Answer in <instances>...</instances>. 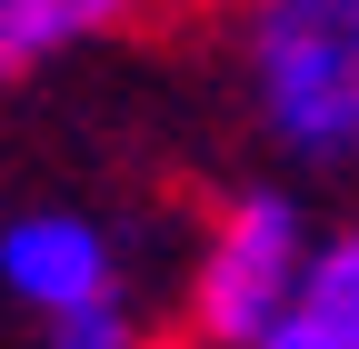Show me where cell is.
Masks as SVG:
<instances>
[{
	"label": "cell",
	"mask_w": 359,
	"mask_h": 349,
	"mask_svg": "<svg viewBox=\"0 0 359 349\" xmlns=\"http://www.w3.org/2000/svg\"><path fill=\"white\" fill-rule=\"evenodd\" d=\"M240 70L269 150L359 160V0H240Z\"/></svg>",
	"instance_id": "6da1fadb"
},
{
	"label": "cell",
	"mask_w": 359,
	"mask_h": 349,
	"mask_svg": "<svg viewBox=\"0 0 359 349\" xmlns=\"http://www.w3.org/2000/svg\"><path fill=\"white\" fill-rule=\"evenodd\" d=\"M309 259H320V240H309L299 200L269 190V180L240 190V200L210 220V240H200V270H190V339H210V349L269 339V329L299 310Z\"/></svg>",
	"instance_id": "7a4b0ae2"
},
{
	"label": "cell",
	"mask_w": 359,
	"mask_h": 349,
	"mask_svg": "<svg viewBox=\"0 0 359 349\" xmlns=\"http://www.w3.org/2000/svg\"><path fill=\"white\" fill-rule=\"evenodd\" d=\"M0 289L40 310V329L70 320V310H100L120 299V259H110V230L90 210H20L0 230Z\"/></svg>",
	"instance_id": "3957f363"
},
{
	"label": "cell",
	"mask_w": 359,
	"mask_h": 349,
	"mask_svg": "<svg viewBox=\"0 0 359 349\" xmlns=\"http://www.w3.org/2000/svg\"><path fill=\"white\" fill-rule=\"evenodd\" d=\"M299 310L320 320L330 339H349V349H359V230L320 240V259H309V289H299Z\"/></svg>",
	"instance_id": "5b68a950"
},
{
	"label": "cell",
	"mask_w": 359,
	"mask_h": 349,
	"mask_svg": "<svg viewBox=\"0 0 359 349\" xmlns=\"http://www.w3.org/2000/svg\"><path fill=\"white\" fill-rule=\"evenodd\" d=\"M50 349H150V339L130 329V310H120V299H100V310H70V320H50Z\"/></svg>",
	"instance_id": "8992f818"
},
{
	"label": "cell",
	"mask_w": 359,
	"mask_h": 349,
	"mask_svg": "<svg viewBox=\"0 0 359 349\" xmlns=\"http://www.w3.org/2000/svg\"><path fill=\"white\" fill-rule=\"evenodd\" d=\"M150 349H160V339H150Z\"/></svg>",
	"instance_id": "ba28073f"
},
{
	"label": "cell",
	"mask_w": 359,
	"mask_h": 349,
	"mask_svg": "<svg viewBox=\"0 0 359 349\" xmlns=\"http://www.w3.org/2000/svg\"><path fill=\"white\" fill-rule=\"evenodd\" d=\"M140 11H160V0H0V80L50 70L60 50L110 40V30H130Z\"/></svg>",
	"instance_id": "277c9868"
},
{
	"label": "cell",
	"mask_w": 359,
	"mask_h": 349,
	"mask_svg": "<svg viewBox=\"0 0 359 349\" xmlns=\"http://www.w3.org/2000/svg\"><path fill=\"white\" fill-rule=\"evenodd\" d=\"M250 349H349V339H330L320 320H309V310H290L280 329H269V339H250Z\"/></svg>",
	"instance_id": "52a82bcc"
}]
</instances>
